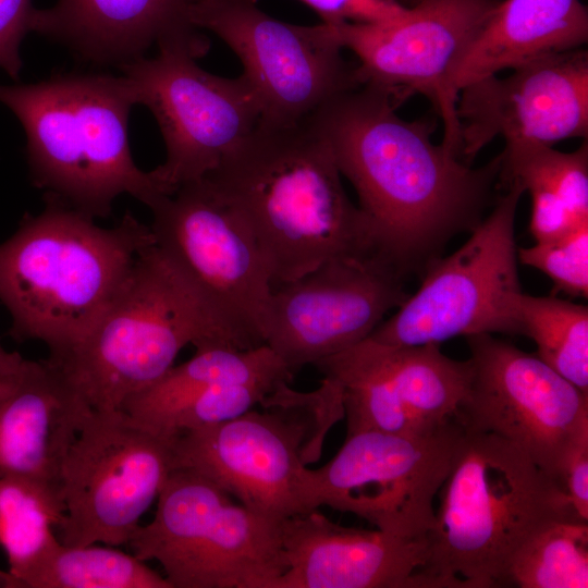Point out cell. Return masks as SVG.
Segmentation results:
<instances>
[{"label":"cell","instance_id":"obj_33","mask_svg":"<svg viewBox=\"0 0 588 588\" xmlns=\"http://www.w3.org/2000/svg\"><path fill=\"white\" fill-rule=\"evenodd\" d=\"M556 485L568 510L588 523V438L579 442L566 458Z\"/></svg>","mask_w":588,"mask_h":588},{"label":"cell","instance_id":"obj_11","mask_svg":"<svg viewBox=\"0 0 588 588\" xmlns=\"http://www.w3.org/2000/svg\"><path fill=\"white\" fill-rule=\"evenodd\" d=\"M462 437L456 419L427 434L368 430L346 436L326 465L303 469L305 512L327 505L397 538L426 539L436 523L434 497Z\"/></svg>","mask_w":588,"mask_h":588},{"label":"cell","instance_id":"obj_25","mask_svg":"<svg viewBox=\"0 0 588 588\" xmlns=\"http://www.w3.org/2000/svg\"><path fill=\"white\" fill-rule=\"evenodd\" d=\"M499 181L531 197L530 232L550 241L588 224V144L572 152L538 143L505 144Z\"/></svg>","mask_w":588,"mask_h":588},{"label":"cell","instance_id":"obj_32","mask_svg":"<svg viewBox=\"0 0 588 588\" xmlns=\"http://www.w3.org/2000/svg\"><path fill=\"white\" fill-rule=\"evenodd\" d=\"M32 0H0V68L17 79L22 69L21 42L32 32Z\"/></svg>","mask_w":588,"mask_h":588},{"label":"cell","instance_id":"obj_22","mask_svg":"<svg viewBox=\"0 0 588 588\" xmlns=\"http://www.w3.org/2000/svg\"><path fill=\"white\" fill-rule=\"evenodd\" d=\"M250 367L241 352L208 346L128 397L123 411L155 433L173 439L195 428L233 419L289 383L246 382Z\"/></svg>","mask_w":588,"mask_h":588},{"label":"cell","instance_id":"obj_24","mask_svg":"<svg viewBox=\"0 0 588 588\" xmlns=\"http://www.w3.org/2000/svg\"><path fill=\"white\" fill-rule=\"evenodd\" d=\"M588 12L580 0H501L453 70L454 97L468 84L524 62L584 48Z\"/></svg>","mask_w":588,"mask_h":588},{"label":"cell","instance_id":"obj_16","mask_svg":"<svg viewBox=\"0 0 588 588\" xmlns=\"http://www.w3.org/2000/svg\"><path fill=\"white\" fill-rule=\"evenodd\" d=\"M501 0H417L389 23L333 25L344 49L358 59L360 85L389 94L399 105L427 97L444 125L441 145L460 159L457 98L450 76Z\"/></svg>","mask_w":588,"mask_h":588},{"label":"cell","instance_id":"obj_13","mask_svg":"<svg viewBox=\"0 0 588 588\" xmlns=\"http://www.w3.org/2000/svg\"><path fill=\"white\" fill-rule=\"evenodd\" d=\"M258 0H194L189 21L216 34L236 54L259 102L261 122L295 124L360 85L343 57L333 25L277 20Z\"/></svg>","mask_w":588,"mask_h":588},{"label":"cell","instance_id":"obj_34","mask_svg":"<svg viewBox=\"0 0 588 588\" xmlns=\"http://www.w3.org/2000/svg\"><path fill=\"white\" fill-rule=\"evenodd\" d=\"M27 359L16 352H8L0 345V371L15 373L20 372L27 365Z\"/></svg>","mask_w":588,"mask_h":588},{"label":"cell","instance_id":"obj_31","mask_svg":"<svg viewBox=\"0 0 588 588\" xmlns=\"http://www.w3.org/2000/svg\"><path fill=\"white\" fill-rule=\"evenodd\" d=\"M311 8L326 24H376L393 22L408 7L397 0H301Z\"/></svg>","mask_w":588,"mask_h":588},{"label":"cell","instance_id":"obj_10","mask_svg":"<svg viewBox=\"0 0 588 588\" xmlns=\"http://www.w3.org/2000/svg\"><path fill=\"white\" fill-rule=\"evenodd\" d=\"M490 215L453 254L425 271L419 289L368 336L391 346L439 344L463 335L519 334L522 295L514 224L524 193L509 182Z\"/></svg>","mask_w":588,"mask_h":588},{"label":"cell","instance_id":"obj_5","mask_svg":"<svg viewBox=\"0 0 588 588\" xmlns=\"http://www.w3.org/2000/svg\"><path fill=\"white\" fill-rule=\"evenodd\" d=\"M0 101L24 127L30 177L47 198L106 218L120 195L148 207L169 195L132 158L128 117L136 101L122 74L65 73L0 85Z\"/></svg>","mask_w":588,"mask_h":588},{"label":"cell","instance_id":"obj_19","mask_svg":"<svg viewBox=\"0 0 588 588\" xmlns=\"http://www.w3.org/2000/svg\"><path fill=\"white\" fill-rule=\"evenodd\" d=\"M512 74L475 81L458 91L460 158L471 164L495 137L505 144L588 135V53L584 48L524 62Z\"/></svg>","mask_w":588,"mask_h":588},{"label":"cell","instance_id":"obj_26","mask_svg":"<svg viewBox=\"0 0 588 588\" xmlns=\"http://www.w3.org/2000/svg\"><path fill=\"white\" fill-rule=\"evenodd\" d=\"M20 587L172 588L145 561L109 547L65 546L60 540L30 568Z\"/></svg>","mask_w":588,"mask_h":588},{"label":"cell","instance_id":"obj_14","mask_svg":"<svg viewBox=\"0 0 588 588\" xmlns=\"http://www.w3.org/2000/svg\"><path fill=\"white\" fill-rule=\"evenodd\" d=\"M466 338L471 375L456 421L510 441L556 482L573 449L588 438V393L493 334Z\"/></svg>","mask_w":588,"mask_h":588},{"label":"cell","instance_id":"obj_27","mask_svg":"<svg viewBox=\"0 0 588 588\" xmlns=\"http://www.w3.org/2000/svg\"><path fill=\"white\" fill-rule=\"evenodd\" d=\"M519 334L537 345V356L588 393V308L555 296L522 293L517 302Z\"/></svg>","mask_w":588,"mask_h":588},{"label":"cell","instance_id":"obj_20","mask_svg":"<svg viewBox=\"0 0 588 588\" xmlns=\"http://www.w3.org/2000/svg\"><path fill=\"white\" fill-rule=\"evenodd\" d=\"M286 571L272 588H415L427 538L341 526L317 510L282 522Z\"/></svg>","mask_w":588,"mask_h":588},{"label":"cell","instance_id":"obj_3","mask_svg":"<svg viewBox=\"0 0 588 588\" xmlns=\"http://www.w3.org/2000/svg\"><path fill=\"white\" fill-rule=\"evenodd\" d=\"M155 244L149 225L126 212L112 228L56 199L26 216L0 243V302L10 334L38 340L58 360L96 324L138 255Z\"/></svg>","mask_w":588,"mask_h":588},{"label":"cell","instance_id":"obj_15","mask_svg":"<svg viewBox=\"0 0 588 588\" xmlns=\"http://www.w3.org/2000/svg\"><path fill=\"white\" fill-rule=\"evenodd\" d=\"M149 209L156 246L204 299L264 344L273 286L237 210L205 177Z\"/></svg>","mask_w":588,"mask_h":588},{"label":"cell","instance_id":"obj_29","mask_svg":"<svg viewBox=\"0 0 588 588\" xmlns=\"http://www.w3.org/2000/svg\"><path fill=\"white\" fill-rule=\"evenodd\" d=\"M506 580L519 588H587L588 523H544L512 558Z\"/></svg>","mask_w":588,"mask_h":588},{"label":"cell","instance_id":"obj_12","mask_svg":"<svg viewBox=\"0 0 588 588\" xmlns=\"http://www.w3.org/2000/svg\"><path fill=\"white\" fill-rule=\"evenodd\" d=\"M173 468L172 439L123 409H91L63 464L59 540L128 543Z\"/></svg>","mask_w":588,"mask_h":588},{"label":"cell","instance_id":"obj_17","mask_svg":"<svg viewBox=\"0 0 588 588\" xmlns=\"http://www.w3.org/2000/svg\"><path fill=\"white\" fill-rule=\"evenodd\" d=\"M378 255L336 256L272 287L264 344L295 375L368 338L408 294Z\"/></svg>","mask_w":588,"mask_h":588},{"label":"cell","instance_id":"obj_21","mask_svg":"<svg viewBox=\"0 0 588 588\" xmlns=\"http://www.w3.org/2000/svg\"><path fill=\"white\" fill-rule=\"evenodd\" d=\"M90 411L57 366L28 360L0 397V475L25 479L63 505V464Z\"/></svg>","mask_w":588,"mask_h":588},{"label":"cell","instance_id":"obj_9","mask_svg":"<svg viewBox=\"0 0 588 588\" xmlns=\"http://www.w3.org/2000/svg\"><path fill=\"white\" fill-rule=\"evenodd\" d=\"M119 68L136 105L154 114L163 137L166 161L151 170L170 195L205 177L254 131L261 119L257 97L240 75L226 78L196 63L209 41L203 35L157 46Z\"/></svg>","mask_w":588,"mask_h":588},{"label":"cell","instance_id":"obj_30","mask_svg":"<svg viewBox=\"0 0 588 588\" xmlns=\"http://www.w3.org/2000/svg\"><path fill=\"white\" fill-rule=\"evenodd\" d=\"M517 259L546 273L555 291L572 296L588 294V224L560 237L517 249Z\"/></svg>","mask_w":588,"mask_h":588},{"label":"cell","instance_id":"obj_4","mask_svg":"<svg viewBox=\"0 0 588 588\" xmlns=\"http://www.w3.org/2000/svg\"><path fill=\"white\" fill-rule=\"evenodd\" d=\"M553 518L579 520L549 475L510 441L463 429L415 588L507 587L512 558Z\"/></svg>","mask_w":588,"mask_h":588},{"label":"cell","instance_id":"obj_23","mask_svg":"<svg viewBox=\"0 0 588 588\" xmlns=\"http://www.w3.org/2000/svg\"><path fill=\"white\" fill-rule=\"evenodd\" d=\"M194 0H58L35 9L32 30L66 46L77 58L118 69L152 46L200 34L189 21Z\"/></svg>","mask_w":588,"mask_h":588},{"label":"cell","instance_id":"obj_8","mask_svg":"<svg viewBox=\"0 0 588 588\" xmlns=\"http://www.w3.org/2000/svg\"><path fill=\"white\" fill-rule=\"evenodd\" d=\"M266 405L174 437L173 467L194 470L253 512L283 520L306 513L302 474L311 457V436L318 452L321 445L316 416L333 420V415L317 391L298 393L289 384Z\"/></svg>","mask_w":588,"mask_h":588},{"label":"cell","instance_id":"obj_35","mask_svg":"<svg viewBox=\"0 0 588 588\" xmlns=\"http://www.w3.org/2000/svg\"><path fill=\"white\" fill-rule=\"evenodd\" d=\"M26 367L27 365L25 366L23 370L15 373L0 371V397H2L3 395H5L7 393H9L11 390L14 389V387L19 383Z\"/></svg>","mask_w":588,"mask_h":588},{"label":"cell","instance_id":"obj_28","mask_svg":"<svg viewBox=\"0 0 588 588\" xmlns=\"http://www.w3.org/2000/svg\"><path fill=\"white\" fill-rule=\"evenodd\" d=\"M64 507L36 485L0 475V546L4 549L14 587L59 541Z\"/></svg>","mask_w":588,"mask_h":588},{"label":"cell","instance_id":"obj_6","mask_svg":"<svg viewBox=\"0 0 588 588\" xmlns=\"http://www.w3.org/2000/svg\"><path fill=\"white\" fill-rule=\"evenodd\" d=\"M187 344L241 351L262 345L204 299L154 244L138 255L84 340L48 360L91 409H121L162 377Z\"/></svg>","mask_w":588,"mask_h":588},{"label":"cell","instance_id":"obj_2","mask_svg":"<svg viewBox=\"0 0 588 588\" xmlns=\"http://www.w3.org/2000/svg\"><path fill=\"white\" fill-rule=\"evenodd\" d=\"M205 179L246 222L272 286L332 257L380 256L330 146L306 120L260 121Z\"/></svg>","mask_w":588,"mask_h":588},{"label":"cell","instance_id":"obj_18","mask_svg":"<svg viewBox=\"0 0 588 588\" xmlns=\"http://www.w3.org/2000/svg\"><path fill=\"white\" fill-rule=\"evenodd\" d=\"M313 366L341 390L346 436L431 433L456 417L471 375L469 359L450 358L439 344L391 346L369 338Z\"/></svg>","mask_w":588,"mask_h":588},{"label":"cell","instance_id":"obj_36","mask_svg":"<svg viewBox=\"0 0 588 588\" xmlns=\"http://www.w3.org/2000/svg\"><path fill=\"white\" fill-rule=\"evenodd\" d=\"M400 1L403 5L405 7H411L413 5L417 0H397Z\"/></svg>","mask_w":588,"mask_h":588},{"label":"cell","instance_id":"obj_7","mask_svg":"<svg viewBox=\"0 0 588 588\" xmlns=\"http://www.w3.org/2000/svg\"><path fill=\"white\" fill-rule=\"evenodd\" d=\"M134 555L161 564L172 588H272L286 571L282 522L255 513L205 476L174 468Z\"/></svg>","mask_w":588,"mask_h":588},{"label":"cell","instance_id":"obj_1","mask_svg":"<svg viewBox=\"0 0 588 588\" xmlns=\"http://www.w3.org/2000/svg\"><path fill=\"white\" fill-rule=\"evenodd\" d=\"M385 91L359 85L306 121L357 192L378 254L403 275L426 271L457 233L482 220L501 155L473 168L431 140L434 118L406 121Z\"/></svg>","mask_w":588,"mask_h":588}]
</instances>
